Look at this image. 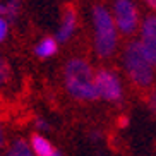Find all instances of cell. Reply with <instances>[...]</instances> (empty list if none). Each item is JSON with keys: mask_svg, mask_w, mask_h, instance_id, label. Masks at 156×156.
Segmentation results:
<instances>
[{"mask_svg": "<svg viewBox=\"0 0 156 156\" xmlns=\"http://www.w3.org/2000/svg\"><path fill=\"white\" fill-rule=\"evenodd\" d=\"M4 144V130H2V125H0V147Z\"/></svg>", "mask_w": 156, "mask_h": 156, "instance_id": "obj_17", "label": "cell"}, {"mask_svg": "<svg viewBox=\"0 0 156 156\" xmlns=\"http://www.w3.org/2000/svg\"><path fill=\"white\" fill-rule=\"evenodd\" d=\"M7 156H34V153H33V147H29V144H26V141L17 139L9 147V154Z\"/></svg>", "mask_w": 156, "mask_h": 156, "instance_id": "obj_11", "label": "cell"}, {"mask_svg": "<svg viewBox=\"0 0 156 156\" xmlns=\"http://www.w3.org/2000/svg\"><path fill=\"white\" fill-rule=\"evenodd\" d=\"M124 65L127 70V76L136 86L146 89L153 84V74H154L153 67L154 65L144 55L139 41H132L127 45L124 51Z\"/></svg>", "mask_w": 156, "mask_h": 156, "instance_id": "obj_3", "label": "cell"}, {"mask_svg": "<svg viewBox=\"0 0 156 156\" xmlns=\"http://www.w3.org/2000/svg\"><path fill=\"white\" fill-rule=\"evenodd\" d=\"M51 156H62V154H60V153H57V151H55V153H53V154H51Z\"/></svg>", "mask_w": 156, "mask_h": 156, "instance_id": "obj_18", "label": "cell"}, {"mask_svg": "<svg viewBox=\"0 0 156 156\" xmlns=\"http://www.w3.org/2000/svg\"><path fill=\"white\" fill-rule=\"evenodd\" d=\"M57 51V38H45L36 45V55L46 58V57H51Z\"/></svg>", "mask_w": 156, "mask_h": 156, "instance_id": "obj_9", "label": "cell"}, {"mask_svg": "<svg viewBox=\"0 0 156 156\" xmlns=\"http://www.w3.org/2000/svg\"><path fill=\"white\" fill-rule=\"evenodd\" d=\"M34 124H36V129H40V130H46V129H48V124H46L43 119H36Z\"/></svg>", "mask_w": 156, "mask_h": 156, "instance_id": "obj_14", "label": "cell"}, {"mask_svg": "<svg viewBox=\"0 0 156 156\" xmlns=\"http://www.w3.org/2000/svg\"><path fill=\"white\" fill-rule=\"evenodd\" d=\"M93 26H94V50L100 57H110L117 46V24L112 14L103 5L93 7Z\"/></svg>", "mask_w": 156, "mask_h": 156, "instance_id": "obj_2", "label": "cell"}, {"mask_svg": "<svg viewBox=\"0 0 156 156\" xmlns=\"http://www.w3.org/2000/svg\"><path fill=\"white\" fill-rule=\"evenodd\" d=\"M94 81H96L98 94L100 98L106 101H120L122 98V84L119 81V76L108 69H100L94 74Z\"/></svg>", "mask_w": 156, "mask_h": 156, "instance_id": "obj_5", "label": "cell"}, {"mask_svg": "<svg viewBox=\"0 0 156 156\" xmlns=\"http://www.w3.org/2000/svg\"><path fill=\"white\" fill-rule=\"evenodd\" d=\"M115 24L124 34H132L139 26V12L132 0H115Z\"/></svg>", "mask_w": 156, "mask_h": 156, "instance_id": "obj_4", "label": "cell"}, {"mask_svg": "<svg viewBox=\"0 0 156 156\" xmlns=\"http://www.w3.org/2000/svg\"><path fill=\"white\" fill-rule=\"evenodd\" d=\"M149 108L153 110V113H156V91H153L151 98H149Z\"/></svg>", "mask_w": 156, "mask_h": 156, "instance_id": "obj_15", "label": "cell"}, {"mask_svg": "<svg viewBox=\"0 0 156 156\" xmlns=\"http://www.w3.org/2000/svg\"><path fill=\"white\" fill-rule=\"evenodd\" d=\"M141 48L153 65H156V16L146 17L141 29Z\"/></svg>", "mask_w": 156, "mask_h": 156, "instance_id": "obj_6", "label": "cell"}, {"mask_svg": "<svg viewBox=\"0 0 156 156\" xmlns=\"http://www.w3.org/2000/svg\"><path fill=\"white\" fill-rule=\"evenodd\" d=\"M146 4L151 7V9H154L156 10V0H146Z\"/></svg>", "mask_w": 156, "mask_h": 156, "instance_id": "obj_16", "label": "cell"}, {"mask_svg": "<svg viewBox=\"0 0 156 156\" xmlns=\"http://www.w3.org/2000/svg\"><path fill=\"white\" fill-rule=\"evenodd\" d=\"M31 147H33V153L36 156H51L55 153L50 141L45 139L43 136H40V134H34L31 137Z\"/></svg>", "mask_w": 156, "mask_h": 156, "instance_id": "obj_8", "label": "cell"}, {"mask_svg": "<svg viewBox=\"0 0 156 156\" xmlns=\"http://www.w3.org/2000/svg\"><path fill=\"white\" fill-rule=\"evenodd\" d=\"M76 26H77V12L72 5H65L62 23H60L58 33H57V41L65 43L67 40H70V36L76 31Z\"/></svg>", "mask_w": 156, "mask_h": 156, "instance_id": "obj_7", "label": "cell"}, {"mask_svg": "<svg viewBox=\"0 0 156 156\" xmlns=\"http://www.w3.org/2000/svg\"><path fill=\"white\" fill-rule=\"evenodd\" d=\"M19 14V0H7L0 4V16L7 21H14Z\"/></svg>", "mask_w": 156, "mask_h": 156, "instance_id": "obj_10", "label": "cell"}, {"mask_svg": "<svg viewBox=\"0 0 156 156\" xmlns=\"http://www.w3.org/2000/svg\"><path fill=\"white\" fill-rule=\"evenodd\" d=\"M65 89L72 98L81 101H94L100 98L91 65L83 58H70L64 69Z\"/></svg>", "mask_w": 156, "mask_h": 156, "instance_id": "obj_1", "label": "cell"}, {"mask_svg": "<svg viewBox=\"0 0 156 156\" xmlns=\"http://www.w3.org/2000/svg\"><path fill=\"white\" fill-rule=\"evenodd\" d=\"M7 31H9L7 19L0 16V41H4V40H5V36H7Z\"/></svg>", "mask_w": 156, "mask_h": 156, "instance_id": "obj_13", "label": "cell"}, {"mask_svg": "<svg viewBox=\"0 0 156 156\" xmlns=\"http://www.w3.org/2000/svg\"><path fill=\"white\" fill-rule=\"evenodd\" d=\"M9 74H10L9 65H7V62L0 57V84H4L5 81L9 79Z\"/></svg>", "mask_w": 156, "mask_h": 156, "instance_id": "obj_12", "label": "cell"}]
</instances>
